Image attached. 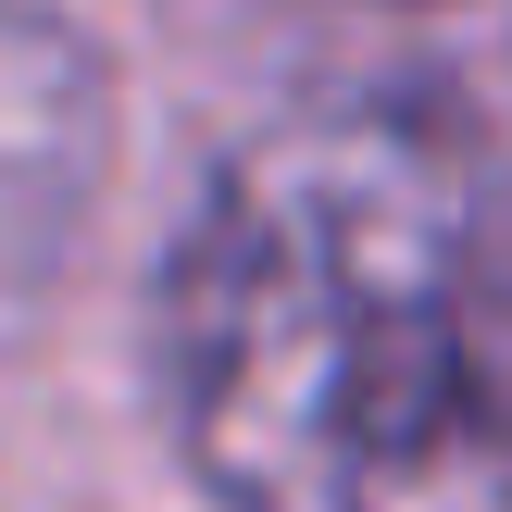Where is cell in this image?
Returning a JSON list of instances; mask_svg holds the SVG:
<instances>
[{"label":"cell","mask_w":512,"mask_h":512,"mask_svg":"<svg viewBox=\"0 0 512 512\" xmlns=\"http://www.w3.org/2000/svg\"><path fill=\"white\" fill-rule=\"evenodd\" d=\"M100 150H113L100 63L50 13L0 0V350L63 288L75 238H88V200H100Z\"/></svg>","instance_id":"2"},{"label":"cell","mask_w":512,"mask_h":512,"mask_svg":"<svg viewBox=\"0 0 512 512\" xmlns=\"http://www.w3.org/2000/svg\"><path fill=\"white\" fill-rule=\"evenodd\" d=\"M163 413L225 512H512V225L438 100L338 88L213 163Z\"/></svg>","instance_id":"1"}]
</instances>
